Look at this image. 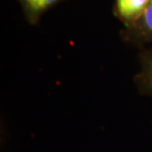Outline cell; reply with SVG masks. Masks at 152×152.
<instances>
[{
  "label": "cell",
  "instance_id": "cell-3",
  "mask_svg": "<svg viewBox=\"0 0 152 152\" xmlns=\"http://www.w3.org/2000/svg\"><path fill=\"white\" fill-rule=\"evenodd\" d=\"M139 70L134 76L136 89L141 95L152 97V48H144L139 54Z\"/></svg>",
  "mask_w": 152,
  "mask_h": 152
},
{
  "label": "cell",
  "instance_id": "cell-2",
  "mask_svg": "<svg viewBox=\"0 0 152 152\" xmlns=\"http://www.w3.org/2000/svg\"><path fill=\"white\" fill-rule=\"evenodd\" d=\"M150 0H115V14L124 28L132 26L141 18L149 5Z\"/></svg>",
  "mask_w": 152,
  "mask_h": 152
},
{
  "label": "cell",
  "instance_id": "cell-4",
  "mask_svg": "<svg viewBox=\"0 0 152 152\" xmlns=\"http://www.w3.org/2000/svg\"><path fill=\"white\" fill-rule=\"evenodd\" d=\"M61 0H18L30 24H37L42 14Z\"/></svg>",
  "mask_w": 152,
  "mask_h": 152
},
{
  "label": "cell",
  "instance_id": "cell-1",
  "mask_svg": "<svg viewBox=\"0 0 152 152\" xmlns=\"http://www.w3.org/2000/svg\"><path fill=\"white\" fill-rule=\"evenodd\" d=\"M121 36L124 42L136 47L152 44V0L140 19L132 26L124 28Z\"/></svg>",
  "mask_w": 152,
  "mask_h": 152
}]
</instances>
